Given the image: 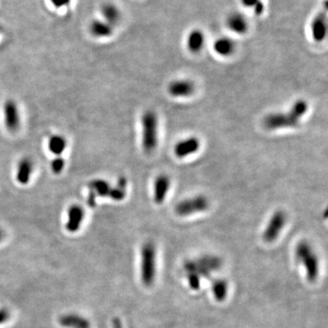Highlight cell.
I'll list each match as a JSON object with an SVG mask.
<instances>
[{
	"label": "cell",
	"instance_id": "3957f363",
	"mask_svg": "<svg viewBox=\"0 0 328 328\" xmlns=\"http://www.w3.org/2000/svg\"><path fill=\"white\" fill-rule=\"evenodd\" d=\"M141 254V279L144 286L151 287L157 273V252L154 243H144Z\"/></svg>",
	"mask_w": 328,
	"mask_h": 328
},
{
	"label": "cell",
	"instance_id": "f546056e",
	"mask_svg": "<svg viewBox=\"0 0 328 328\" xmlns=\"http://www.w3.org/2000/svg\"><path fill=\"white\" fill-rule=\"evenodd\" d=\"M5 237V233L0 229V243L2 242V240Z\"/></svg>",
	"mask_w": 328,
	"mask_h": 328
},
{
	"label": "cell",
	"instance_id": "f1b7e54d",
	"mask_svg": "<svg viewBox=\"0 0 328 328\" xmlns=\"http://www.w3.org/2000/svg\"><path fill=\"white\" fill-rule=\"evenodd\" d=\"M112 326H113V328H122V323H121L120 319L118 318V317L113 318V320H112Z\"/></svg>",
	"mask_w": 328,
	"mask_h": 328
},
{
	"label": "cell",
	"instance_id": "7c38bea8",
	"mask_svg": "<svg viewBox=\"0 0 328 328\" xmlns=\"http://www.w3.org/2000/svg\"><path fill=\"white\" fill-rule=\"evenodd\" d=\"M171 180L165 174H161L155 179L153 186V200L155 204L162 205L166 199L167 193L170 190Z\"/></svg>",
	"mask_w": 328,
	"mask_h": 328
},
{
	"label": "cell",
	"instance_id": "d4e9b609",
	"mask_svg": "<svg viewBox=\"0 0 328 328\" xmlns=\"http://www.w3.org/2000/svg\"><path fill=\"white\" fill-rule=\"evenodd\" d=\"M186 279L191 290L200 289L202 279L198 275H196L193 272H186Z\"/></svg>",
	"mask_w": 328,
	"mask_h": 328
},
{
	"label": "cell",
	"instance_id": "83f0119b",
	"mask_svg": "<svg viewBox=\"0 0 328 328\" xmlns=\"http://www.w3.org/2000/svg\"><path fill=\"white\" fill-rule=\"evenodd\" d=\"M50 1L53 5L57 8H61L64 6H67L71 2V0H50Z\"/></svg>",
	"mask_w": 328,
	"mask_h": 328
},
{
	"label": "cell",
	"instance_id": "4fadbf2b",
	"mask_svg": "<svg viewBox=\"0 0 328 328\" xmlns=\"http://www.w3.org/2000/svg\"><path fill=\"white\" fill-rule=\"evenodd\" d=\"M34 164L32 160L25 157L19 161L17 171H16V180L21 185H27L30 181L33 173Z\"/></svg>",
	"mask_w": 328,
	"mask_h": 328
},
{
	"label": "cell",
	"instance_id": "8fae6325",
	"mask_svg": "<svg viewBox=\"0 0 328 328\" xmlns=\"http://www.w3.org/2000/svg\"><path fill=\"white\" fill-rule=\"evenodd\" d=\"M194 90L193 82L189 80H177L171 82L168 87L170 95L175 98L190 97L194 92Z\"/></svg>",
	"mask_w": 328,
	"mask_h": 328
},
{
	"label": "cell",
	"instance_id": "cb8c5ba5",
	"mask_svg": "<svg viewBox=\"0 0 328 328\" xmlns=\"http://www.w3.org/2000/svg\"><path fill=\"white\" fill-rule=\"evenodd\" d=\"M241 5L245 9L252 10L254 13H261L264 10L261 0H240Z\"/></svg>",
	"mask_w": 328,
	"mask_h": 328
},
{
	"label": "cell",
	"instance_id": "52a82bcc",
	"mask_svg": "<svg viewBox=\"0 0 328 328\" xmlns=\"http://www.w3.org/2000/svg\"><path fill=\"white\" fill-rule=\"evenodd\" d=\"M5 127L10 133H17L20 128V114L19 107L13 100H8L3 107Z\"/></svg>",
	"mask_w": 328,
	"mask_h": 328
},
{
	"label": "cell",
	"instance_id": "d6986e66",
	"mask_svg": "<svg viewBox=\"0 0 328 328\" xmlns=\"http://www.w3.org/2000/svg\"><path fill=\"white\" fill-rule=\"evenodd\" d=\"M68 142L60 134H54L48 139V151L56 156H60L67 149Z\"/></svg>",
	"mask_w": 328,
	"mask_h": 328
},
{
	"label": "cell",
	"instance_id": "e0dca14e",
	"mask_svg": "<svg viewBox=\"0 0 328 328\" xmlns=\"http://www.w3.org/2000/svg\"><path fill=\"white\" fill-rule=\"evenodd\" d=\"M235 49V43L227 37L218 38L214 43V52L221 57L231 56Z\"/></svg>",
	"mask_w": 328,
	"mask_h": 328
},
{
	"label": "cell",
	"instance_id": "2e32d148",
	"mask_svg": "<svg viewBox=\"0 0 328 328\" xmlns=\"http://www.w3.org/2000/svg\"><path fill=\"white\" fill-rule=\"evenodd\" d=\"M326 19L324 15H318L311 23V33L315 41H323L326 36Z\"/></svg>",
	"mask_w": 328,
	"mask_h": 328
},
{
	"label": "cell",
	"instance_id": "5bb4252c",
	"mask_svg": "<svg viewBox=\"0 0 328 328\" xmlns=\"http://www.w3.org/2000/svg\"><path fill=\"white\" fill-rule=\"evenodd\" d=\"M205 45V35L201 29H193L186 38V47L191 53H199Z\"/></svg>",
	"mask_w": 328,
	"mask_h": 328
},
{
	"label": "cell",
	"instance_id": "30bf717a",
	"mask_svg": "<svg viewBox=\"0 0 328 328\" xmlns=\"http://www.w3.org/2000/svg\"><path fill=\"white\" fill-rule=\"evenodd\" d=\"M85 211L81 205H72L68 210V221L66 230L70 233H76L81 227L84 221Z\"/></svg>",
	"mask_w": 328,
	"mask_h": 328
},
{
	"label": "cell",
	"instance_id": "8992f818",
	"mask_svg": "<svg viewBox=\"0 0 328 328\" xmlns=\"http://www.w3.org/2000/svg\"><path fill=\"white\" fill-rule=\"evenodd\" d=\"M287 215L282 210L276 211L269 219L266 229L263 233V239L267 243H274L279 237L281 232L286 226Z\"/></svg>",
	"mask_w": 328,
	"mask_h": 328
},
{
	"label": "cell",
	"instance_id": "277c9868",
	"mask_svg": "<svg viewBox=\"0 0 328 328\" xmlns=\"http://www.w3.org/2000/svg\"><path fill=\"white\" fill-rule=\"evenodd\" d=\"M142 144L144 152H152L158 145V117L152 110H147L142 117Z\"/></svg>",
	"mask_w": 328,
	"mask_h": 328
},
{
	"label": "cell",
	"instance_id": "44dd1931",
	"mask_svg": "<svg viewBox=\"0 0 328 328\" xmlns=\"http://www.w3.org/2000/svg\"><path fill=\"white\" fill-rule=\"evenodd\" d=\"M101 12L107 23L110 26L118 23L120 19V12L118 10V8L113 4H106L103 6L101 9Z\"/></svg>",
	"mask_w": 328,
	"mask_h": 328
},
{
	"label": "cell",
	"instance_id": "7402d4cb",
	"mask_svg": "<svg viewBox=\"0 0 328 328\" xmlns=\"http://www.w3.org/2000/svg\"><path fill=\"white\" fill-rule=\"evenodd\" d=\"M90 186L93 193L100 197H109V191L112 188L108 181L101 179L91 181Z\"/></svg>",
	"mask_w": 328,
	"mask_h": 328
},
{
	"label": "cell",
	"instance_id": "9c48e42d",
	"mask_svg": "<svg viewBox=\"0 0 328 328\" xmlns=\"http://www.w3.org/2000/svg\"><path fill=\"white\" fill-rule=\"evenodd\" d=\"M200 147V140L192 136L177 143L174 147V154L179 159L188 157L198 152Z\"/></svg>",
	"mask_w": 328,
	"mask_h": 328
},
{
	"label": "cell",
	"instance_id": "7a4b0ae2",
	"mask_svg": "<svg viewBox=\"0 0 328 328\" xmlns=\"http://www.w3.org/2000/svg\"><path fill=\"white\" fill-rule=\"evenodd\" d=\"M295 259L304 267L306 279L310 283L317 280L319 276V259L312 245L306 241L297 243L295 251Z\"/></svg>",
	"mask_w": 328,
	"mask_h": 328
},
{
	"label": "cell",
	"instance_id": "603a6c76",
	"mask_svg": "<svg viewBox=\"0 0 328 328\" xmlns=\"http://www.w3.org/2000/svg\"><path fill=\"white\" fill-rule=\"evenodd\" d=\"M126 186H127L126 179L119 178L117 186L112 187L109 191V198L117 202L123 200L126 196Z\"/></svg>",
	"mask_w": 328,
	"mask_h": 328
},
{
	"label": "cell",
	"instance_id": "ba28073f",
	"mask_svg": "<svg viewBox=\"0 0 328 328\" xmlns=\"http://www.w3.org/2000/svg\"><path fill=\"white\" fill-rule=\"evenodd\" d=\"M225 26L234 34L243 35L247 33L249 20L245 15L240 11L231 12L225 19Z\"/></svg>",
	"mask_w": 328,
	"mask_h": 328
},
{
	"label": "cell",
	"instance_id": "4316f807",
	"mask_svg": "<svg viewBox=\"0 0 328 328\" xmlns=\"http://www.w3.org/2000/svg\"><path fill=\"white\" fill-rule=\"evenodd\" d=\"M10 318V314L5 309L0 310V324L5 323Z\"/></svg>",
	"mask_w": 328,
	"mask_h": 328
},
{
	"label": "cell",
	"instance_id": "484cf974",
	"mask_svg": "<svg viewBox=\"0 0 328 328\" xmlns=\"http://www.w3.org/2000/svg\"><path fill=\"white\" fill-rule=\"evenodd\" d=\"M65 165H66L65 160L61 156H57L53 159L52 162H50V169L54 174H60L64 170Z\"/></svg>",
	"mask_w": 328,
	"mask_h": 328
},
{
	"label": "cell",
	"instance_id": "6da1fadb",
	"mask_svg": "<svg viewBox=\"0 0 328 328\" xmlns=\"http://www.w3.org/2000/svg\"><path fill=\"white\" fill-rule=\"evenodd\" d=\"M307 110V101L300 99L295 101L287 112H274L267 115L264 119V126L269 130L295 128L299 125L300 120Z\"/></svg>",
	"mask_w": 328,
	"mask_h": 328
},
{
	"label": "cell",
	"instance_id": "ac0fdd59",
	"mask_svg": "<svg viewBox=\"0 0 328 328\" xmlns=\"http://www.w3.org/2000/svg\"><path fill=\"white\" fill-rule=\"evenodd\" d=\"M229 285L228 282L223 279L218 278L213 281L212 284V292L214 295V299L216 302L222 303L225 301L228 295Z\"/></svg>",
	"mask_w": 328,
	"mask_h": 328
},
{
	"label": "cell",
	"instance_id": "9a60e30c",
	"mask_svg": "<svg viewBox=\"0 0 328 328\" xmlns=\"http://www.w3.org/2000/svg\"><path fill=\"white\" fill-rule=\"evenodd\" d=\"M60 325L66 328H91V323L87 319L76 314L62 315L58 320Z\"/></svg>",
	"mask_w": 328,
	"mask_h": 328
},
{
	"label": "cell",
	"instance_id": "ffe728a7",
	"mask_svg": "<svg viewBox=\"0 0 328 328\" xmlns=\"http://www.w3.org/2000/svg\"><path fill=\"white\" fill-rule=\"evenodd\" d=\"M90 31L96 38H107L112 34V28L107 22L95 20L91 23Z\"/></svg>",
	"mask_w": 328,
	"mask_h": 328
},
{
	"label": "cell",
	"instance_id": "5b68a950",
	"mask_svg": "<svg viewBox=\"0 0 328 328\" xmlns=\"http://www.w3.org/2000/svg\"><path fill=\"white\" fill-rule=\"evenodd\" d=\"M209 200L204 195H197L182 200L176 205L175 213L181 217L205 212L209 208Z\"/></svg>",
	"mask_w": 328,
	"mask_h": 328
}]
</instances>
